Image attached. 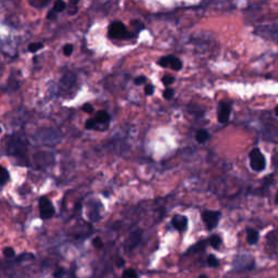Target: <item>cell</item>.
I'll return each mask as SVG.
<instances>
[{"mask_svg":"<svg viewBox=\"0 0 278 278\" xmlns=\"http://www.w3.org/2000/svg\"><path fill=\"white\" fill-rule=\"evenodd\" d=\"M249 158H250V165L253 171L262 172L263 169L265 168V166H266L265 158H264V155H263V153L261 152L260 149L254 148V149L250 152V154H249Z\"/></svg>","mask_w":278,"mask_h":278,"instance_id":"cell-1","label":"cell"},{"mask_svg":"<svg viewBox=\"0 0 278 278\" xmlns=\"http://www.w3.org/2000/svg\"><path fill=\"white\" fill-rule=\"evenodd\" d=\"M129 35L122 22H113L109 27V36L114 39H126Z\"/></svg>","mask_w":278,"mask_h":278,"instance_id":"cell-2","label":"cell"},{"mask_svg":"<svg viewBox=\"0 0 278 278\" xmlns=\"http://www.w3.org/2000/svg\"><path fill=\"white\" fill-rule=\"evenodd\" d=\"M39 211H40V217L42 220H49L53 216L55 208L48 198L42 197L39 199Z\"/></svg>","mask_w":278,"mask_h":278,"instance_id":"cell-3","label":"cell"},{"mask_svg":"<svg viewBox=\"0 0 278 278\" xmlns=\"http://www.w3.org/2000/svg\"><path fill=\"white\" fill-rule=\"evenodd\" d=\"M221 218V212L218 211H204L202 213V220L208 229H213L217 226Z\"/></svg>","mask_w":278,"mask_h":278,"instance_id":"cell-4","label":"cell"},{"mask_svg":"<svg viewBox=\"0 0 278 278\" xmlns=\"http://www.w3.org/2000/svg\"><path fill=\"white\" fill-rule=\"evenodd\" d=\"M229 114H230V107L227 104V103L222 102L220 104V109H218V122L220 123H226L229 119Z\"/></svg>","mask_w":278,"mask_h":278,"instance_id":"cell-5","label":"cell"},{"mask_svg":"<svg viewBox=\"0 0 278 278\" xmlns=\"http://www.w3.org/2000/svg\"><path fill=\"white\" fill-rule=\"evenodd\" d=\"M172 224H173V226L177 230L183 232V230H185L186 227H187L188 220H187V217L184 215H176V216H174L173 220H172Z\"/></svg>","mask_w":278,"mask_h":278,"instance_id":"cell-6","label":"cell"},{"mask_svg":"<svg viewBox=\"0 0 278 278\" xmlns=\"http://www.w3.org/2000/svg\"><path fill=\"white\" fill-rule=\"evenodd\" d=\"M139 241H140V234H139V233H133L126 242L127 249H128V250H131V249L135 248V247L137 246Z\"/></svg>","mask_w":278,"mask_h":278,"instance_id":"cell-7","label":"cell"},{"mask_svg":"<svg viewBox=\"0 0 278 278\" xmlns=\"http://www.w3.org/2000/svg\"><path fill=\"white\" fill-rule=\"evenodd\" d=\"M259 237H260V235L256 230L252 229V228L247 229V241H248V243L255 244L259 241Z\"/></svg>","mask_w":278,"mask_h":278,"instance_id":"cell-8","label":"cell"},{"mask_svg":"<svg viewBox=\"0 0 278 278\" xmlns=\"http://www.w3.org/2000/svg\"><path fill=\"white\" fill-rule=\"evenodd\" d=\"M209 138H210V134L206 129H200V131H198L197 135H195V139H197V141L200 143H203L206 142V141H208Z\"/></svg>","mask_w":278,"mask_h":278,"instance_id":"cell-9","label":"cell"},{"mask_svg":"<svg viewBox=\"0 0 278 278\" xmlns=\"http://www.w3.org/2000/svg\"><path fill=\"white\" fill-rule=\"evenodd\" d=\"M95 121L97 123H108L110 121V115L108 114L105 111H99L97 114H96Z\"/></svg>","mask_w":278,"mask_h":278,"instance_id":"cell-10","label":"cell"},{"mask_svg":"<svg viewBox=\"0 0 278 278\" xmlns=\"http://www.w3.org/2000/svg\"><path fill=\"white\" fill-rule=\"evenodd\" d=\"M74 82H75V76H74V75L71 74V73H67V74L62 77L61 84H62L63 86H65V87H69L73 83H74Z\"/></svg>","mask_w":278,"mask_h":278,"instance_id":"cell-11","label":"cell"},{"mask_svg":"<svg viewBox=\"0 0 278 278\" xmlns=\"http://www.w3.org/2000/svg\"><path fill=\"white\" fill-rule=\"evenodd\" d=\"M169 67H171L174 71H179V70L181 69V67H183V63H181V61L179 60V59H177V58H176V56H172L171 63H169Z\"/></svg>","mask_w":278,"mask_h":278,"instance_id":"cell-12","label":"cell"},{"mask_svg":"<svg viewBox=\"0 0 278 278\" xmlns=\"http://www.w3.org/2000/svg\"><path fill=\"white\" fill-rule=\"evenodd\" d=\"M9 180V173L4 167L0 166V185H4Z\"/></svg>","mask_w":278,"mask_h":278,"instance_id":"cell-13","label":"cell"},{"mask_svg":"<svg viewBox=\"0 0 278 278\" xmlns=\"http://www.w3.org/2000/svg\"><path fill=\"white\" fill-rule=\"evenodd\" d=\"M221 242H222V239H221L220 236H217V235H213V236L210 238V244H211L214 249H218Z\"/></svg>","mask_w":278,"mask_h":278,"instance_id":"cell-14","label":"cell"},{"mask_svg":"<svg viewBox=\"0 0 278 278\" xmlns=\"http://www.w3.org/2000/svg\"><path fill=\"white\" fill-rule=\"evenodd\" d=\"M206 241H200V242H198V243L195 244V246L191 247V249H190V250H189V253H190V252H200V251H203L204 249H206Z\"/></svg>","mask_w":278,"mask_h":278,"instance_id":"cell-15","label":"cell"},{"mask_svg":"<svg viewBox=\"0 0 278 278\" xmlns=\"http://www.w3.org/2000/svg\"><path fill=\"white\" fill-rule=\"evenodd\" d=\"M122 278H138V275L135 270H133V268H128V270H124Z\"/></svg>","mask_w":278,"mask_h":278,"instance_id":"cell-16","label":"cell"},{"mask_svg":"<svg viewBox=\"0 0 278 278\" xmlns=\"http://www.w3.org/2000/svg\"><path fill=\"white\" fill-rule=\"evenodd\" d=\"M65 9V2L63 0H56L55 2V11L56 12H61Z\"/></svg>","mask_w":278,"mask_h":278,"instance_id":"cell-17","label":"cell"},{"mask_svg":"<svg viewBox=\"0 0 278 278\" xmlns=\"http://www.w3.org/2000/svg\"><path fill=\"white\" fill-rule=\"evenodd\" d=\"M171 59H172V56H163V58H161L159 60V65H161V67H169V63H171Z\"/></svg>","mask_w":278,"mask_h":278,"instance_id":"cell-18","label":"cell"},{"mask_svg":"<svg viewBox=\"0 0 278 278\" xmlns=\"http://www.w3.org/2000/svg\"><path fill=\"white\" fill-rule=\"evenodd\" d=\"M42 47H44V45H42L41 42H33V44H30L29 46H28V50H29L30 52H36L37 50L41 49Z\"/></svg>","mask_w":278,"mask_h":278,"instance_id":"cell-19","label":"cell"},{"mask_svg":"<svg viewBox=\"0 0 278 278\" xmlns=\"http://www.w3.org/2000/svg\"><path fill=\"white\" fill-rule=\"evenodd\" d=\"M208 264L209 266H211V267H217L218 266V260L215 258V255H213V254H211V255H209L208 258Z\"/></svg>","mask_w":278,"mask_h":278,"instance_id":"cell-20","label":"cell"},{"mask_svg":"<svg viewBox=\"0 0 278 278\" xmlns=\"http://www.w3.org/2000/svg\"><path fill=\"white\" fill-rule=\"evenodd\" d=\"M162 83L165 86H169L171 84L174 83V77L171 76V75H164L163 78H162Z\"/></svg>","mask_w":278,"mask_h":278,"instance_id":"cell-21","label":"cell"},{"mask_svg":"<svg viewBox=\"0 0 278 278\" xmlns=\"http://www.w3.org/2000/svg\"><path fill=\"white\" fill-rule=\"evenodd\" d=\"M174 96V89L172 88H166L165 90H164L163 93V97L167 99V100H169V99H172Z\"/></svg>","mask_w":278,"mask_h":278,"instance_id":"cell-22","label":"cell"},{"mask_svg":"<svg viewBox=\"0 0 278 278\" xmlns=\"http://www.w3.org/2000/svg\"><path fill=\"white\" fill-rule=\"evenodd\" d=\"M93 244H94V247H95V248H97V249H101L103 247L102 240H101L99 237L94 238V239H93Z\"/></svg>","mask_w":278,"mask_h":278,"instance_id":"cell-23","label":"cell"},{"mask_svg":"<svg viewBox=\"0 0 278 278\" xmlns=\"http://www.w3.org/2000/svg\"><path fill=\"white\" fill-rule=\"evenodd\" d=\"M3 254L6 258H13L14 254H15V252H14V250L12 248H10V247H8V248H6L3 250Z\"/></svg>","mask_w":278,"mask_h":278,"instance_id":"cell-24","label":"cell"},{"mask_svg":"<svg viewBox=\"0 0 278 278\" xmlns=\"http://www.w3.org/2000/svg\"><path fill=\"white\" fill-rule=\"evenodd\" d=\"M96 123H97V122L95 121V119L87 120V121H86V123H85V127H86L87 129L95 128V126H96Z\"/></svg>","mask_w":278,"mask_h":278,"instance_id":"cell-25","label":"cell"},{"mask_svg":"<svg viewBox=\"0 0 278 278\" xmlns=\"http://www.w3.org/2000/svg\"><path fill=\"white\" fill-rule=\"evenodd\" d=\"M63 52H64L65 56H71L73 52V46L72 45H67V46H64V48H63Z\"/></svg>","mask_w":278,"mask_h":278,"instance_id":"cell-26","label":"cell"},{"mask_svg":"<svg viewBox=\"0 0 278 278\" xmlns=\"http://www.w3.org/2000/svg\"><path fill=\"white\" fill-rule=\"evenodd\" d=\"M145 93H146V95H148V96L152 95V94L154 93V87L150 84L147 85V86L145 87Z\"/></svg>","mask_w":278,"mask_h":278,"instance_id":"cell-27","label":"cell"},{"mask_svg":"<svg viewBox=\"0 0 278 278\" xmlns=\"http://www.w3.org/2000/svg\"><path fill=\"white\" fill-rule=\"evenodd\" d=\"M83 111L87 112V113H91L94 111L93 105H91L90 103H85V104L83 105Z\"/></svg>","mask_w":278,"mask_h":278,"instance_id":"cell-28","label":"cell"},{"mask_svg":"<svg viewBox=\"0 0 278 278\" xmlns=\"http://www.w3.org/2000/svg\"><path fill=\"white\" fill-rule=\"evenodd\" d=\"M145 82H146V77L145 76H138V77H136V78H135V84L137 85V86L142 85Z\"/></svg>","mask_w":278,"mask_h":278,"instance_id":"cell-29","label":"cell"},{"mask_svg":"<svg viewBox=\"0 0 278 278\" xmlns=\"http://www.w3.org/2000/svg\"><path fill=\"white\" fill-rule=\"evenodd\" d=\"M63 273H64V270L62 268H56L55 273H53V276H55V278H61L63 276Z\"/></svg>","mask_w":278,"mask_h":278,"instance_id":"cell-30","label":"cell"},{"mask_svg":"<svg viewBox=\"0 0 278 278\" xmlns=\"http://www.w3.org/2000/svg\"><path fill=\"white\" fill-rule=\"evenodd\" d=\"M47 16H48V19H50V20H51V19H55L56 18L55 11H50V12L48 13V15H47Z\"/></svg>","mask_w":278,"mask_h":278,"instance_id":"cell-31","label":"cell"},{"mask_svg":"<svg viewBox=\"0 0 278 278\" xmlns=\"http://www.w3.org/2000/svg\"><path fill=\"white\" fill-rule=\"evenodd\" d=\"M79 0H70V4H72V6H76L77 3H78Z\"/></svg>","mask_w":278,"mask_h":278,"instance_id":"cell-32","label":"cell"},{"mask_svg":"<svg viewBox=\"0 0 278 278\" xmlns=\"http://www.w3.org/2000/svg\"><path fill=\"white\" fill-rule=\"evenodd\" d=\"M124 264V261L123 260H119V262H117V266H123Z\"/></svg>","mask_w":278,"mask_h":278,"instance_id":"cell-33","label":"cell"},{"mask_svg":"<svg viewBox=\"0 0 278 278\" xmlns=\"http://www.w3.org/2000/svg\"><path fill=\"white\" fill-rule=\"evenodd\" d=\"M275 114L278 116V107H276V109H275Z\"/></svg>","mask_w":278,"mask_h":278,"instance_id":"cell-34","label":"cell"},{"mask_svg":"<svg viewBox=\"0 0 278 278\" xmlns=\"http://www.w3.org/2000/svg\"><path fill=\"white\" fill-rule=\"evenodd\" d=\"M199 278H208V277H206V275H201V276H200Z\"/></svg>","mask_w":278,"mask_h":278,"instance_id":"cell-35","label":"cell"},{"mask_svg":"<svg viewBox=\"0 0 278 278\" xmlns=\"http://www.w3.org/2000/svg\"><path fill=\"white\" fill-rule=\"evenodd\" d=\"M0 133H1V127H0Z\"/></svg>","mask_w":278,"mask_h":278,"instance_id":"cell-36","label":"cell"}]
</instances>
